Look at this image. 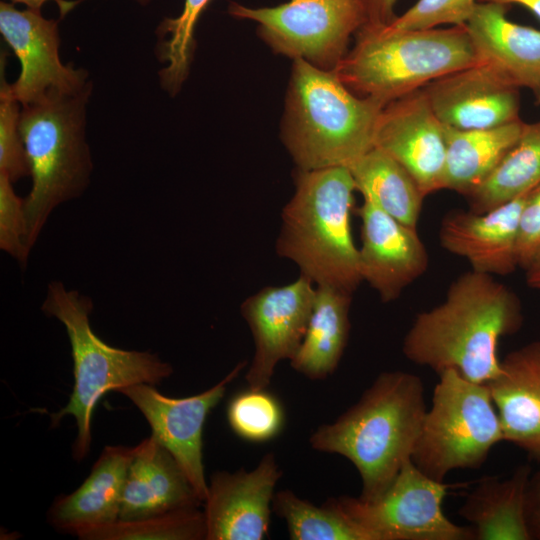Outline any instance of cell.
<instances>
[{
	"instance_id": "30bf717a",
	"label": "cell",
	"mask_w": 540,
	"mask_h": 540,
	"mask_svg": "<svg viewBox=\"0 0 540 540\" xmlns=\"http://www.w3.org/2000/svg\"><path fill=\"white\" fill-rule=\"evenodd\" d=\"M449 487L408 459L378 499L339 496L335 501L373 540H474L471 526L455 524L444 514Z\"/></svg>"
},
{
	"instance_id": "8992f818",
	"label": "cell",
	"mask_w": 540,
	"mask_h": 540,
	"mask_svg": "<svg viewBox=\"0 0 540 540\" xmlns=\"http://www.w3.org/2000/svg\"><path fill=\"white\" fill-rule=\"evenodd\" d=\"M93 303L62 282L48 286L43 312L59 320L68 335L73 358L74 386L68 403L50 415L51 425L65 416L75 419L77 434L73 457L81 461L92 442V418L98 401L107 392L136 385H157L173 373L172 366L148 351L124 350L101 340L90 326Z\"/></svg>"
},
{
	"instance_id": "4316f807",
	"label": "cell",
	"mask_w": 540,
	"mask_h": 540,
	"mask_svg": "<svg viewBox=\"0 0 540 540\" xmlns=\"http://www.w3.org/2000/svg\"><path fill=\"white\" fill-rule=\"evenodd\" d=\"M540 185V122L524 124L522 133L489 176L466 198L469 210L483 213Z\"/></svg>"
},
{
	"instance_id": "7402d4cb",
	"label": "cell",
	"mask_w": 540,
	"mask_h": 540,
	"mask_svg": "<svg viewBox=\"0 0 540 540\" xmlns=\"http://www.w3.org/2000/svg\"><path fill=\"white\" fill-rule=\"evenodd\" d=\"M134 453L135 446H106L84 482L72 493L55 499L48 512L51 525L76 536L117 521Z\"/></svg>"
},
{
	"instance_id": "8d00e7d4",
	"label": "cell",
	"mask_w": 540,
	"mask_h": 540,
	"mask_svg": "<svg viewBox=\"0 0 540 540\" xmlns=\"http://www.w3.org/2000/svg\"><path fill=\"white\" fill-rule=\"evenodd\" d=\"M361 4L366 22L364 25L386 26L397 17L395 6L398 0H358ZM363 25V26H364Z\"/></svg>"
},
{
	"instance_id": "4dcf8cb0",
	"label": "cell",
	"mask_w": 540,
	"mask_h": 540,
	"mask_svg": "<svg viewBox=\"0 0 540 540\" xmlns=\"http://www.w3.org/2000/svg\"><path fill=\"white\" fill-rule=\"evenodd\" d=\"M227 420L240 438L251 442H265L281 432L284 426V411L280 402L265 389L248 388L230 400Z\"/></svg>"
},
{
	"instance_id": "f1b7e54d",
	"label": "cell",
	"mask_w": 540,
	"mask_h": 540,
	"mask_svg": "<svg viewBox=\"0 0 540 540\" xmlns=\"http://www.w3.org/2000/svg\"><path fill=\"white\" fill-rule=\"evenodd\" d=\"M83 540H200L205 539L204 512L199 507L121 520L93 527L76 535Z\"/></svg>"
},
{
	"instance_id": "ac0fdd59",
	"label": "cell",
	"mask_w": 540,
	"mask_h": 540,
	"mask_svg": "<svg viewBox=\"0 0 540 540\" xmlns=\"http://www.w3.org/2000/svg\"><path fill=\"white\" fill-rule=\"evenodd\" d=\"M531 191L487 212L461 209L447 212L439 226L440 245L464 258L473 271L492 276L513 273L519 268V219Z\"/></svg>"
},
{
	"instance_id": "9c48e42d",
	"label": "cell",
	"mask_w": 540,
	"mask_h": 540,
	"mask_svg": "<svg viewBox=\"0 0 540 540\" xmlns=\"http://www.w3.org/2000/svg\"><path fill=\"white\" fill-rule=\"evenodd\" d=\"M228 13L257 23L259 37L274 53L325 70L336 68L366 22L358 0H289L274 7L231 2Z\"/></svg>"
},
{
	"instance_id": "9a60e30c",
	"label": "cell",
	"mask_w": 540,
	"mask_h": 540,
	"mask_svg": "<svg viewBox=\"0 0 540 540\" xmlns=\"http://www.w3.org/2000/svg\"><path fill=\"white\" fill-rule=\"evenodd\" d=\"M374 147L400 163L425 197L443 189L444 125L432 111L422 88L384 106L376 125Z\"/></svg>"
},
{
	"instance_id": "5b68a950",
	"label": "cell",
	"mask_w": 540,
	"mask_h": 540,
	"mask_svg": "<svg viewBox=\"0 0 540 540\" xmlns=\"http://www.w3.org/2000/svg\"><path fill=\"white\" fill-rule=\"evenodd\" d=\"M334 69L353 93L385 104L480 63L465 26L394 30L362 26Z\"/></svg>"
},
{
	"instance_id": "7a4b0ae2",
	"label": "cell",
	"mask_w": 540,
	"mask_h": 540,
	"mask_svg": "<svg viewBox=\"0 0 540 540\" xmlns=\"http://www.w3.org/2000/svg\"><path fill=\"white\" fill-rule=\"evenodd\" d=\"M427 411L425 387L415 374H379L360 399L334 422L311 434V447L348 459L358 471V497L378 499L411 455Z\"/></svg>"
},
{
	"instance_id": "e0dca14e",
	"label": "cell",
	"mask_w": 540,
	"mask_h": 540,
	"mask_svg": "<svg viewBox=\"0 0 540 540\" xmlns=\"http://www.w3.org/2000/svg\"><path fill=\"white\" fill-rule=\"evenodd\" d=\"M422 90L445 126L487 129L520 120L519 89L483 62L442 76Z\"/></svg>"
},
{
	"instance_id": "e575fe53",
	"label": "cell",
	"mask_w": 540,
	"mask_h": 540,
	"mask_svg": "<svg viewBox=\"0 0 540 540\" xmlns=\"http://www.w3.org/2000/svg\"><path fill=\"white\" fill-rule=\"evenodd\" d=\"M517 259L518 267L525 272L540 263V185L529 193L521 211Z\"/></svg>"
},
{
	"instance_id": "ffe728a7",
	"label": "cell",
	"mask_w": 540,
	"mask_h": 540,
	"mask_svg": "<svg viewBox=\"0 0 540 540\" xmlns=\"http://www.w3.org/2000/svg\"><path fill=\"white\" fill-rule=\"evenodd\" d=\"M504 441L540 461V341L510 351L500 374L486 384Z\"/></svg>"
},
{
	"instance_id": "2e32d148",
	"label": "cell",
	"mask_w": 540,
	"mask_h": 540,
	"mask_svg": "<svg viewBox=\"0 0 540 540\" xmlns=\"http://www.w3.org/2000/svg\"><path fill=\"white\" fill-rule=\"evenodd\" d=\"M361 220L359 271L383 303L400 297L428 268L426 247L417 228L391 217L372 201L354 210Z\"/></svg>"
},
{
	"instance_id": "ba28073f",
	"label": "cell",
	"mask_w": 540,
	"mask_h": 540,
	"mask_svg": "<svg viewBox=\"0 0 540 540\" xmlns=\"http://www.w3.org/2000/svg\"><path fill=\"white\" fill-rule=\"evenodd\" d=\"M504 441L500 419L486 384L455 370L439 374L411 460L430 478L444 482L455 469H477Z\"/></svg>"
},
{
	"instance_id": "d590c367",
	"label": "cell",
	"mask_w": 540,
	"mask_h": 540,
	"mask_svg": "<svg viewBox=\"0 0 540 540\" xmlns=\"http://www.w3.org/2000/svg\"><path fill=\"white\" fill-rule=\"evenodd\" d=\"M525 517L531 540H540V470L530 475L527 484Z\"/></svg>"
},
{
	"instance_id": "484cf974",
	"label": "cell",
	"mask_w": 540,
	"mask_h": 540,
	"mask_svg": "<svg viewBox=\"0 0 540 540\" xmlns=\"http://www.w3.org/2000/svg\"><path fill=\"white\" fill-rule=\"evenodd\" d=\"M348 169L363 199L399 222L417 228L425 195L400 163L374 147Z\"/></svg>"
},
{
	"instance_id": "d6a6232c",
	"label": "cell",
	"mask_w": 540,
	"mask_h": 540,
	"mask_svg": "<svg viewBox=\"0 0 540 540\" xmlns=\"http://www.w3.org/2000/svg\"><path fill=\"white\" fill-rule=\"evenodd\" d=\"M476 4V0H417L386 26L394 30L465 26Z\"/></svg>"
},
{
	"instance_id": "1f68e13d",
	"label": "cell",
	"mask_w": 540,
	"mask_h": 540,
	"mask_svg": "<svg viewBox=\"0 0 540 540\" xmlns=\"http://www.w3.org/2000/svg\"><path fill=\"white\" fill-rule=\"evenodd\" d=\"M0 84V172L15 183L30 176V168L20 132V103L5 77V53H1Z\"/></svg>"
},
{
	"instance_id": "5bb4252c",
	"label": "cell",
	"mask_w": 540,
	"mask_h": 540,
	"mask_svg": "<svg viewBox=\"0 0 540 540\" xmlns=\"http://www.w3.org/2000/svg\"><path fill=\"white\" fill-rule=\"evenodd\" d=\"M282 473L274 454L267 453L250 471H218L211 475L203 511L205 540L264 539Z\"/></svg>"
},
{
	"instance_id": "d6986e66",
	"label": "cell",
	"mask_w": 540,
	"mask_h": 540,
	"mask_svg": "<svg viewBox=\"0 0 540 540\" xmlns=\"http://www.w3.org/2000/svg\"><path fill=\"white\" fill-rule=\"evenodd\" d=\"M508 6L477 2L465 28L479 60L516 88L540 95V30L510 21Z\"/></svg>"
},
{
	"instance_id": "4fadbf2b",
	"label": "cell",
	"mask_w": 540,
	"mask_h": 540,
	"mask_svg": "<svg viewBox=\"0 0 540 540\" xmlns=\"http://www.w3.org/2000/svg\"><path fill=\"white\" fill-rule=\"evenodd\" d=\"M0 32L20 63L10 89L21 106L51 93H78L92 83L85 69L61 62L58 21L43 17L40 10H20L1 1Z\"/></svg>"
},
{
	"instance_id": "7c38bea8",
	"label": "cell",
	"mask_w": 540,
	"mask_h": 540,
	"mask_svg": "<svg viewBox=\"0 0 540 540\" xmlns=\"http://www.w3.org/2000/svg\"><path fill=\"white\" fill-rule=\"evenodd\" d=\"M315 295L316 285L300 274L289 284L266 286L243 301L241 314L254 341V355L245 376L248 388L266 389L278 363L294 357Z\"/></svg>"
},
{
	"instance_id": "cb8c5ba5",
	"label": "cell",
	"mask_w": 540,
	"mask_h": 540,
	"mask_svg": "<svg viewBox=\"0 0 540 540\" xmlns=\"http://www.w3.org/2000/svg\"><path fill=\"white\" fill-rule=\"evenodd\" d=\"M352 295L334 287L316 286L304 338L290 360L295 371L322 380L336 370L349 338Z\"/></svg>"
},
{
	"instance_id": "ab89813d",
	"label": "cell",
	"mask_w": 540,
	"mask_h": 540,
	"mask_svg": "<svg viewBox=\"0 0 540 540\" xmlns=\"http://www.w3.org/2000/svg\"><path fill=\"white\" fill-rule=\"evenodd\" d=\"M527 285L540 292V263L525 272Z\"/></svg>"
},
{
	"instance_id": "d4e9b609",
	"label": "cell",
	"mask_w": 540,
	"mask_h": 540,
	"mask_svg": "<svg viewBox=\"0 0 540 540\" xmlns=\"http://www.w3.org/2000/svg\"><path fill=\"white\" fill-rule=\"evenodd\" d=\"M524 124L520 119L493 128L469 130L444 125L443 189L465 197L476 189L518 140Z\"/></svg>"
},
{
	"instance_id": "8fae6325",
	"label": "cell",
	"mask_w": 540,
	"mask_h": 540,
	"mask_svg": "<svg viewBox=\"0 0 540 540\" xmlns=\"http://www.w3.org/2000/svg\"><path fill=\"white\" fill-rule=\"evenodd\" d=\"M246 365V361L239 362L220 382L189 397L171 398L150 384H136L118 391L143 414L151 427V436L174 457L203 503L208 491L203 464L204 424L228 385Z\"/></svg>"
},
{
	"instance_id": "277c9868",
	"label": "cell",
	"mask_w": 540,
	"mask_h": 540,
	"mask_svg": "<svg viewBox=\"0 0 540 540\" xmlns=\"http://www.w3.org/2000/svg\"><path fill=\"white\" fill-rule=\"evenodd\" d=\"M294 182V193L281 213L276 253L316 286L353 294L362 279L351 229L356 188L350 170L297 169Z\"/></svg>"
},
{
	"instance_id": "b9f144b4",
	"label": "cell",
	"mask_w": 540,
	"mask_h": 540,
	"mask_svg": "<svg viewBox=\"0 0 540 540\" xmlns=\"http://www.w3.org/2000/svg\"><path fill=\"white\" fill-rule=\"evenodd\" d=\"M536 98H537V102L540 103V95H538Z\"/></svg>"
},
{
	"instance_id": "52a82bcc",
	"label": "cell",
	"mask_w": 540,
	"mask_h": 540,
	"mask_svg": "<svg viewBox=\"0 0 540 540\" xmlns=\"http://www.w3.org/2000/svg\"><path fill=\"white\" fill-rule=\"evenodd\" d=\"M91 83L74 94L51 93L21 106L20 132L32 178L24 198L30 251L52 211L79 197L93 169L86 141V110Z\"/></svg>"
},
{
	"instance_id": "3957f363",
	"label": "cell",
	"mask_w": 540,
	"mask_h": 540,
	"mask_svg": "<svg viewBox=\"0 0 540 540\" xmlns=\"http://www.w3.org/2000/svg\"><path fill=\"white\" fill-rule=\"evenodd\" d=\"M385 105L357 96L334 70L293 60L282 142L297 169L349 167L374 148L377 121Z\"/></svg>"
},
{
	"instance_id": "83f0119b",
	"label": "cell",
	"mask_w": 540,
	"mask_h": 540,
	"mask_svg": "<svg viewBox=\"0 0 540 540\" xmlns=\"http://www.w3.org/2000/svg\"><path fill=\"white\" fill-rule=\"evenodd\" d=\"M273 511L286 522L292 540H373L329 498L317 506L290 490L275 492Z\"/></svg>"
},
{
	"instance_id": "836d02e7",
	"label": "cell",
	"mask_w": 540,
	"mask_h": 540,
	"mask_svg": "<svg viewBox=\"0 0 540 540\" xmlns=\"http://www.w3.org/2000/svg\"><path fill=\"white\" fill-rule=\"evenodd\" d=\"M24 199L17 196L13 182L0 172V248L26 264L30 251L26 246Z\"/></svg>"
},
{
	"instance_id": "f546056e",
	"label": "cell",
	"mask_w": 540,
	"mask_h": 540,
	"mask_svg": "<svg viewBox=\"0 0 540 540\" xmlns=\"http://www.w3.org/2000/svg\"><path fill=\"white\" fill-rule=\"evenodd\" d=\"M210 1L185 0L180 15L164 19L156 30V55L166 65L159 71L160 84L170 96L181 90L189 75L196 48L194 30Z\"/></svg>"
},
{
	"instance_id": "6da1fadb",
	"label": "cell",
	"mask_w": 540,
	"mask_h": 540,
	"mask_svg": "<svg viewBox=\"0 0 540 540\" xmlns=\"http://www.w3.org/2000/svg\"><path fill=\"white\" fill-rule=\"evenodd\" d=\"M519 297L494 276L469 270L449 286L444 300L416 315L402 344L404 356L438 375L455 370L488 384L501 372L498 344L522 326Z\"/></svg>"
},
{
	"instance_id": "44dd1931",
	"label": "cell",
	"mask_w": 540,
	"mask_h": 540,
	"mask_svg": "<svg viewBox=\"0 0 540 540\" xmlns=\"http://www.w3.org/2000/svg\"><path fill=\"white\" fill-rule=\"evenodd\" d=\"M202 503L177 461L154 437L135 446L119 519L145 518Z\"/></svg>"
},
{
	"instance_id": "603a6c76",
	"label": "cell",
	"mask_w": 540,
	"mask_h": 540,
	"mask_svg": "<svg viewBox=\"0 0 540 540\" xmlns=\"http://www.w3.org/2000/svg\"><path fill=\"white\" fill-rule=\"evenodd\" d=\"M530 475L523 464L507 478L485 477L466 496L458 514L471 523L474 540H531L525 517Z\"/></svg>"
},
{
	"instance_id": "60d3db41",
	"label": "cell",
	"mask_w": 540,
	"mask_h": 540,
	"mask_svg": "<svg viewBox=\"0 0 540 540\" xmlns=\"http://www.w3.org/2000/svg\"><path fill=\"white\" fill-rule=\"evenodd\" d=\"M136 1L137 3L141 4V5H146L150 2V0H134Z\"/></svg>"
},
{
	"instance_id": "74e56055",
	"label": "cell",
	"mask_w": 540,
	"mask_h": 540,
	"mask_svg": "<svg viewBox=\"0 0 540 540\" xmlns=\"http://www.w3.org/2000/svg\"><path fill=\"white\" fill-rule=\"evenodd\" d=\"M48 1L50 0H10V2L13 4L21 3V4H24L27 8L34 9V10H41V7L43 6V4H45ZM54 1L57 2L62 16L67 14L76 5V3L79 2V1L68 2L66 0H54Z\"/></svg>"
},
{
	"instance_id": "f35d334b",
	"label": "cell",
	"mask_w": 540,
	"mask_h": 540,
	"mask_svg": "<svg viewBox=\"0 0 540 540\" xmlns=\"http://www.w3.org/2000/svg\"><path fill=\"white\" fill-rule=\"evenodd\" d=\"M480 2L495 3L505 6L517 4L529 10L540 20V0H480Z\"/></svg>"
}]
</instances>
